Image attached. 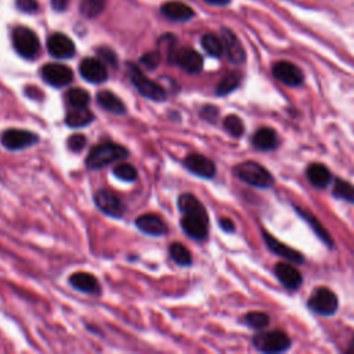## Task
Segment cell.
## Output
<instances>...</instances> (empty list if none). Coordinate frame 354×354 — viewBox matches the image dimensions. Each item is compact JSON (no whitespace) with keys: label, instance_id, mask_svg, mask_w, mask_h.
I'll return each instance as SVG.
<instances>
[{"label":"cell","instance_id":"cell-19","mask_svg":"<svg viewBox=\"0 0 354 354\" xmlns=\"http://www.w3.org/2000/svg\"><path fill=\"white\" fill-rule=\"evenodd\" d=\"M306 177H307L308 183L313 187L319 188V189L328 188L332 184V181H333L332 173L322 163H311V165H308L307 169H306Z\"/></svg>","mask_w":354,"mask_h":354},{"label":"cell","instance_id":"cell-25","mask_svg":"<svg viewBox=\"0 0 354 354\" xmlns=\"http://www.w3.org/2000/svg\"><path fill=\"white\" fill-rule=\"evenodd\" d=\"M97 102L101 108L106 109L111 113H116V115H122L126 112V106L122 102V100L119 97H116L113 93L111 91H100L97 94Z\"/></svg>","mask_w":354,"mask_h":354},{"label":"cell","instance_id":"cell-33","mask_svg":"<svg viewBox=\"0 0 354 354\" xmlns=\"http://www.w3.org/2000/svg\"><path fill=\"white\" fill-rule=\"evenodd\" d=\"M105 0H82L79 11L86 18H94L102 12Z\"/></svg>","mask_w":354,"mask_h":354},{"label":"cell","instance_id":"cell-10","mask_svg":"<svg viewBox=\"0 0 354 354\" xmlns=\"http://www.w3.org/2000/svg\"><path fill=\"white\" fill-rule=\"evenodd\" d=\"M37 140L39 137L35 133L22 129H8L1 134V144L11 151L32 147L37 142Z\"/></svg>","mask_w":354,"mask_h":354},{"label":"cell","instance_id":"cell-31","mask_svg":"<svg viewBox=\"0 0 354 354\" xmlns=\"http://www.w3.org/2000/svg\"><path fill=\"white\" fill-rule=\"evenodd\" d=\"M243 322L254 330H263L264 328L268 326L270 324V317L266 313L261 311H250L248 314H245L243 317Z\"/></svg>","mask_w":354,"mask_h":354},{"label":"cell","instance_id":"cell-44","mask_svg":"<svg viewBox=\"0 0 354 354\" xmlns=\"http://www.w3.org/2000/svg\"><path fill=\"white\" fill-rule=\"evenodd\" d=\"M205 1L212 6H227L231 0H205Z\"/></svg>","mask_w":354,"mask_h":354},{"label":"cell","instance_id":"cell-34","mask_svg":"<svg viewBox=\"0 0 354 354\" xmlns=\"http://www.w3.org/2000/svg\"><path fill=\"white\" fill-rule=\"evenodd\" d=\"M178 209L184 214V213H191L196 210H203L205 206L192 194H183L178 196Z\"/></svg>","mask_w":354,"mask_h":354},{"label":"cell","instance_id":"cell-29","mask_svg":"<svg viewBox=\"0 0 354 354\" xmlns=\"http://www.w3.org/2000/svg\"><path fill=\"white\" fill-rule=\"evenodd\" d=\"M332 195L337 199L354 203V185L342 178H333Z\"/></svg>","mask_w":354,"mask_h":354},{"label":"cell","instance_id":"cell-23","mask_svg":"<svg viewBox=\"0 0 354 354\" xmlns=\"http://www.w3.org/2000/svg\"><path fill=\"white\" fill-rule=\"evenodd\" d=\"M162 14L173 21H188L194 17V10L181 1H169L162 6Z\"/></svg>","mask_w":354,"mask_h":354},{"label":"cell","instance_id":"cell-2","mask_svg":"<svg viewBox=\"0 0 354 354\" xmlns=\"http://www.w3.org/2000/svg\"><path fill=\"white\" fill-rule=\"evenodd\" d=\"M129 155V151L115 142H101L87 155L86 163L90 169H101L109 163L120 160Z\"/></svg>","mask_w":354,"mask_h":354},{"label":"cell","instance_id":"cell-11","mask_svg":"<svg viewBox=\"0 0 354 354\" xmlns=\"http://www.w3.org/2000/svg\"><path fill=\"white\" fill-rule=\"evenodd\" d=\"M41 76L46 83L54 87L68 86L73 80V72L62 64H46L41 68Z\"/></svg>","mask_w":354,"mask_h":354},{"label":"cell","instance_id":"cell-3","mask_svg":"<svg viewBox=\"0 0 354 354\" xmlns=\"http://www.w3.org/2000/svg\"><path fill=\"white\" fill-rule=\"evenodd\" d=\"M252 342H253V346L256 347V350H259L261 353H268V354L288 351L292 344L290 337L281 329L259 332L257 335L253 336Z\"/></svg>","mask_w":354,"mask_h":354},{"label":"cell","instance_id":"cell-24","mask_svg":"<svg viewBox=\"0 0 354 354\" xmlns=\"http://www.w3.org/2000/svg\"><path fill=\"white\" fill-rule=\"evenodd\" d=\"M295 209H296V212H297V214H300L306 221H307V224L313 228V231L315 232V235L328 246V248H335V242H333V238L329 235V232L325 230V227L321 224V221H318L311 213H308V212H304L303 209H300V207H296L295 206Z\"/></svg>","mask_w":354,"mask_h":354},{"label":"cell","instance_id":"cell-40","mask_svg":"<svg viewBox=\"0 0 354 354\" xmlns=\"http://www.w3.org/2000/svg\"><path fill=\"white\" fill-rule=\"evenodd\" d=\"M17 7L24 12H35L39 4L36 0H17Z\"/></svg>","mask_w":354,"mask_h":354},{"label":"cell","instance_id":"cell-26","mask_svg":"<svg viewBox=\"0 0 354 354\" xmlns=\"http://www.w3.org/2000/svg\"><path fill=\"white\" fill-rule=\"evenodd\" d=\"M241 80H242V73L239 71L228 72L227 75L223 76V79L216 86V94L221 97L232 93L235 88H238V86L241 84Z\"/></svg>","mask_w":354,"mask_h":354},{"label":"cell","instance_id":"cell-8","mask_svg":"<svg viewBox=\"0 0 354 354\" xmlns=\"http://www.w3.org/2000/svg\"><path fill=\"white\" fill-rule=\"evenodd\" d=\"M272 76L288 87H299L304 82L303 71L290 61H278L271 68Z\"/></svg>","mask_w":354,"mask_h":354},{"label":"cell","instance_id":"cell-45","mask_svg":"<svg viewBox=\"0 0 354 354\" xmlns=\"http://www.w3.org/2000/svg\"><path fill=\"white\" fill-rule=\"evenodd\" d=\"M346 353H348V354H354V337H353V340L350 342V344H348V347H347Z\"/></svg>","mask_w":354,"mask_h":354},{"label":"cell","instance_id":"cell-15","mask_svg":"<svg viewBox=\"0 0 354 354\" xmlns=\"http://www.w3.org/2000/svg\"><path fill=\"white\" fill-rule=\"evenodd\" d=\"M173 62L188 73H199L203 66L202 55L192 48H180L173 53Z\"/></svg>","mask_w":354,"mask_h":354},{"label":"cell","instance_id":"cell-18","mask_svg":"<svg viewBox=\"0 0 354 354\" xmlns=\"http://www.w3.org/2000/svg\"><path fill=\"white\" fill-rule=\"evenodd\" d=\"M80 75L91 83H102L108 77L106 66L97 58H84L79 65Z\"/></svg>","mask_w":354,"mask_h":354},{"label":"cell","instance_id":"cell-6","mask_svg":"<svg viewBox=\"0 0 354 354\" xmlns=\"http://www.w3.org/2000/svg\"><path fill=\"white\" fill-rule=\"evenodd\" d=\"M12 44L15 51L25 58H33L40 50L36 33L26 26H18L12 30Z\"/></svg>","mask_w":354,"mask_h":354},{"label":"cell","instance_id":"cell-32","mask_svg":"<svg viewBox=\"0 0 354 354\" xmlns=\"http://www.w3.org/2000/svg\"><path fill=\"white\" fill-rule=\"evenodd\" d=\"M66 100L72 108H86L90 102V94L80 87H75L66 91Z\"/></svg>","mask_w":354,"mask_h":354},{"label":"cell","instance_id":"cell-41","mask_svg":"<svg viewBox=\"0 0 354 354\" xmlns=\"http://www.w3.org/2000/svg\"><path fill=\"white\" fill-rule=\"evenodd\" d=\"M98 54H100L106 62L115 64V61H116V55H115L109 48H101V50H98Z\"/></svg>","mask_w":354,"mask_h":354},{"label":"cell","instance_id":"cell-42","mask_svg":"<svg viewBox=\"0 0 354 354\" xmlns=\"http://www.w3.org/2000/svg\"><path fill=\"white\" fill-rule=\"evenodd\" d=\"M220 227L225 231V232H234L235 231V224L232 220L230 218H220Z\"/></svg>","mask_w":354,"mask_h":354},{"label":"cell","instance_id":"cell-39","mask_svg":"<svg viewBox=\"0 0 354 354\" xmlns=\"http://www.w3.org/2000/svg\"><path fill=\"white\" fill-rule=\"evenodd\" d=\"M201 116L205 118L207 122H214L218 116V108L214 105H206L202 108Z\"/></svg>","mask_w":354,"mask_h":354},{"label":"cell","instance_id":"cell-38","mask_svg":"<svg viewBox=\"0 0 354 354\" xmlns=\"http://www.w3.org/2000/svg\"><path fill=\"white\" fill-rule=\"evenodd\" d=\"M160 61V57L158 53H147L141 57V64L148 69H155Z\"/></svg>","mask_w":354,"mask_h":354},{"label":"cell","instance_id":"cell-4","mask_svg":"<svg viewBox=\"0 0 354 354\" xmlns=\"http://www.w3.org/2000/svg\"><path fill=\"white\" fill-rule=\"evenodd\" d=\"M308 308L322 317L333 315L339 308V300L335 292L322 286L317 288L307 300Z\"/></svg>","mask_w":354,"mask_h":354},{"label":"cell","instance_id":"cell-22","mask_svg":"<svg viewBox=\"0 0 354 354\" xmlns=\"http://www.w3.org/2000/svg\"><path fill=\"white\" fill-rule=\"evenodd\" d=\"M69 283L77 289V290H82L84 293H90V295H95V293H100V282L98 279L90 274V272H75L69 277Z\"/></svg>","mask_w":354,"mask_h":354},{"label":"cell","instance_id":"cell-35","mask_svg":"<svg viewBox=\"0 0 354 354\" xmlns=\"http://www.w3.org/2000/svg\"><path fill=\"white\" fill-rule=\"evenodd\" d=\"M223 126L224 129L232 136V137H241L245 131V126H243V122L239 116L236 115H227L224 118V122H223Z\"/></svg>","mask_w":354,"mask_h":354},{"label":"cell","instance_id":"cell-36","mask_svg":"<svg viewBox=\"0 0 354 354\" xmlns=\"http://www.w3.org/2000/svg\"><path fill=\"white\" fill-rule=\"evenodd\" d=\"M113 174L123 181H134L137 178V170L130 163H120L113 167Z\"/></svg>","mask_w":354,"mask_h":354},{"label":"cell","instance_id":"cell-27","mask_svg":"<svg viewBox=\"0 0 354 354\" xmlns=\"http://www.w3.org/2000/svg\"><path fill=\"white\" fill-rule=\"evenodd\" d=\"M93 120V113L86 108H73L68 112L65 122L71 127H83Z\"/></svg>","mask_w":354,"mask_h":354},{"label":"cell","instance_id":"cell-1","mask_svg":"<svg viewBox=\"0 0 354 354\" xmlns=\"http://www.w3.org/2000/svg\"><path fill=\"white\" fill-rule=\"evenodd\" d=\"M234 174L248 185L267 189L275 184L274 176L268 169L254 160H246L234 167Z\"/></svg>","mask_w":354,"mask_h":354},{"label":"cell","instance_id":"cell-16","mask_svg":"<svg viewBox=\"0 0 354 354\" xmlns=\"http://www.w3.org/2000/svg\"><path fill=\"white\" fill-rule=\"evenodd\" d=\"M184 166L198 177L213 178L216 176V165L212 159L201 155L191 153L184 159Z\"/></svg>","mask_w":354,"mask_h":354},{"label":"cell","instance_id":"cell-13","mask_svg":"<svg viewBox=\"0 0 354 354\" xmlns=\"http://www.w3.org/2000/svg\"><path fill=\"white\" fill-rule=\"evenodd\" d=\"M274 272H275V277L279 281V283L288 290H296L303 282L301 272L295 266H292L290 261H288V263L281 261V263L275 264Z\"/></svg>","mask_w":354,"mask_h":354},{"label":"cell","instance_id":"cell-12","mask_svg":"<svg viewBox=\"0 0 354 354\" xmlns=\"http://www.w3.org/2000/svg\"><path fill=\"white\" fill-rule=\"evenodd\" d=\"M221 40H223V46H224V53L227 54L230 62L232 64H242L245 62L246 54H245V48L241 43V40L238 39V36L228 28H223L221 29Z\"/></svg>","mask_w":354,"mask_h":354},{"label":"cell","instance_id":"cell-5","mask_svg":"<svg viewBox=\"0 0 354 354\" xmlns=\"http://www.w3.org/2000/svg\"><path fill=\"white\" fill-rule=\"evenodd\" d=\"M130 80L134 84V87L137 88V91L152 100V101H165L166 100V91L162 86H159L156 82L151 80L149 77H147L141 69L136 65H130Z\"/></svg>","mask_w":354,"mask_h":354},{"label":"cell","instance_id":"cell-37","mask_svg":"<svg viewBox=\"0 0 354 354\" xmlns=\"http://www.w3.org/2000/svg\"><path fill=\"white\" fill-rule=\"evenodd\" d=\"M86 137L84 136H82V134H75V136H71L69 138H68V147H69V149H72V151H75V152H79V151H82L83 148H84V145H86Z\"/></svg>","mask_w":354,"mask_h":354},{"label":"cell","instance_id":"cell-17","mask_svg":"<svg viewBox=\"0 0 354 354\" xmlns=\"http://www.w3.org/2000/svg\"><path fill=\"white\" fill-rule=\"evenodd\" d=\"M47 50L55 58H71L75 54L73 41L64 33H53L47 39Z\"/></svg>","mask_w":354,"mask_h":354},{"label":"cell","instance_id":"cell-7","mask_svg":"<svg viewBox=\"0 0 354 354\" xmlns=\"http://www.w3.org/2000/svg\"><path fill=\"white\" fill-rule=\"evenodd\" d=\"M181 227L188 236L198 241L206 239L209 234V216L206 209L184 213L181 218Z\"/></svg>","mask_w":354,"mask_h":354},{"label":"cell","instance_id":"cell-21","mask_svg":"<svg viewBox=\"0 0 354 354\" xmlns=\"http://www.w3.org/2000/svg\"><path fill=\"white\" fill-rule=\"evenodd\" d=\"M252 145L259 151H274L278 147L277 131L271 127H260L252 136Z\"/></svg>","mask_w":354,"mask_h":354},{"label":"cell","instance_id":"cell-9","mask_svg":"<svg viewBox=\"0 0 354 354\" xmlns=\"http://www.w3.org/2000/svg\"><path fill=\"white\" fill-rule=\"evenodd\" d=\"M94 202L97 207L111 217H122L124 213V203L112 191L108 189H98L94 194Z\"/></svg>","mask_w":354,"mask_h":354},{"label":"cell","instance_id":"cell-30","mask_svg":"<svg viewBox=\"0 0 354 354\" xmlns=\"http://www.w3.org/2000/svg\"><path fill=\"white\" fill-rule=\"evenodd\" d=\"M169 254L170 257L180 266H189L192 263V256L191 252L188 250L187 246H184L180 242H174L169 248Z\"/></svg>","mask_w":354,"mask_h":354},{"label":"cell","instance_id":"cell-28","mask_svg":"<svg viewBox=\"0 0 354 354\" xmlns=\"http://www.w3.org/2000/svg\"><path fill=\"white\" fill-rule=\"evenodd\" d=\"M201 44L203 47V50L212 55V57H221V54L224 53V46H223V40L221 37L216 36L214 33H206L202 36L201 39Z\"/></svg>","mask_w":354,"mask_h":354},{"label":"cell","instance_id":"cell-43","mask_svg":"<svg viewBox=\"0 0 354 354\" xmlns=\"http://www.w3.org/2000/svg\"><path fill=\"white\" fill-rule=\"evenodd\" d=\"M68 4H69V0H51V6L57 11L65 10L68 7Z\"/></svg>","mask_w":354,"mask_h":354},{"label":"cell","instance_id":"cell-14","mask_svg":"<svg viewBox=\"0 0 354 354\" xmlns=\"http://www.w3.org/2000/svg\"><path fill=\"white\" fill-rule=\"evenodd\" d=\"M263 239L266 242V246L275 254L286 259L290 263H295V264H301L304 263V256L297 252L296 249L290 248V246H286L285 243H282L279 239H277L275 236H272L268 231L263 230Z\"/></svg>","mask_w":354,"mask_h":354},{"label":"cell","instance_id":"cell-20","mask_svg":"<svg viewBox=\"0 0 354 354\" xmlns=\"http://www.w3.org/2000/svg\"><path fill=\"white\" fill-rule=\"evenodd\" d=\"M136 225L144 234H148L152 236H160L167 232V225L165 224V221L159 216L152 214V213H147V214L137 217Z\"/></svg>","mask_w":354,"mask_h":354}]
</instances>
